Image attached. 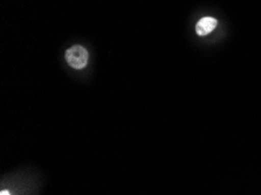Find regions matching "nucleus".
Wrapping results in <instances>:
<instances>
[{
    "instance_id": "f03ea898",
    "label": "nucleus",
    "mask_w": 261,
    "mask_h": 195,
    "mask_svg": "<svg viewBox=\"0 0 261 195\" xmlns=\"http://www.w3.org/2000/svg\"><path fill=\"white\" fill-rule=\"evenodd\" d=\"M217 25H218V21H217L216 18L204 17L197 22L196 33L198 34L199 37H205V35H208L211 32L215 31Z\"/></svg>"
},
{
    "instance_id": "7ed1b4c3",
    "label": "nucleus",
    "mask_w": 261,
    "mask_h": 195,
    "mask_svg": "<svg viewBox=\"0 0 261 195\" xmlns=\"http://www.w3.org/2000/svg\"><path fill=\"white\" fill-rule=\"evenodd\" d=\"M0 195H11L9 190H2V193H0Z\"/></svg>"
},
{
    "instance_id": "f257e3e1",
    "label": "nucleus",
    "mask_w": 261,
    "mask_h": 195,
    "mask_svg": "<svg viewBox=\"0 0 261 195\" xmlns=\"http://www.w3.org/2000/svg\"><path fill=\"white\" fill-rule=\"evenodd\" d=\"M66 60L67 63L74 69H84L88 63V51L80 45L70 47L66 50Z\"/></svg>"
}]
</instances>
